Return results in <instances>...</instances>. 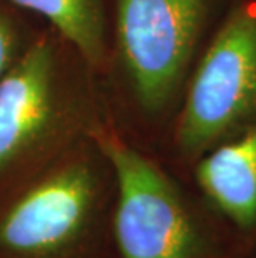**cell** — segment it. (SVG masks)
<instances>
[{"label": "cell", "mask_w": 256, "mask_h": 258, "mask_svg": "<svg viewBox=\"0 0 256 258\" xmlns=\"http://www.w3.org/2000/svg\"><path fill=\"white\" fill-rule=\"evenodd\" d=\"M25 14L39 15L53 32L67 40L81 58L102 72L110 48L105 0H5Z\"/></svg>", "instance_id": "52a82bcc"}, {"label": "cell", "mask_w": 256, "mask_h": 258, "mask_svg": "<svg viewBox=\"0 0 256 258\" xmlns=\"http://www.w3.org/2000/svg\"><path fill=\"white\" fill-rule=\"evenodd\" d=\"M211 0H115V52L140 113L158 120L182 89Z\"/></svg>", "instance_id": "5b68a950"}, {"label": "cell", "mask_w": 256, "mask_h": 258, "mask_svg": "<svg viewBox=\"0 0 256 258\" xmlns=\"http://www.w3.org/2000/svg\"><path fill=\"white\" fill-rule=\"evenodd\" d=\"M115 173L85 139L0 205V258H112Z\"/></svg>", "instance_id": "7a4b0ae2"}, {"label": "cell", "mask_w": 256, "mask_h": 258, "mask_svg": "<svg viewBox=\"0 0 256 258\" xmlns=\"http://www.w3.org/2000/svg\"><path fill=\"white\" fill-rule=\"evenodd\" d=\"M80 53L43 27L0 80V205L112 120Z\"/></svg>", "instance_id": "6da1fadb"}, {"label": "cell", "mask_w": 256, "mask_h": 258, "mask_svg": "<svg viewBox=\"0 0 256 258\" xmlns=\"http://www.w3.org/2000/svg\"><path fill=\"white\" fill-rule=\"evenodd\" d=\"M256 123V0L228 15L193 70L166 150L180 172Z\"/></svg>", "instance_id": "277c9868"}, {"label": "cell", "mask_w": 256, "mask_h": 258, "mask_svg": "<svg viewBox=\"0 0 256 258\" xmlns=\"http://www.w3.org/2000/svg\"><path fill=\"white\" fill-rule=\"evenodd\" d=\"M187 175L241 255L256 258V123L210 148Z\"/></svg>", "instance_id": "8992f818"}, {"label": "cell", "mask_w": 256, "mask_h": 258, "mask_svg": "<svg viewBox=\"0 0 256 258\" xmlns=\"http://www.w3.org/2000/svg\"><path fill=\"white\" fill-rule=\"evenodd\" d=\"M37 32L29 25L25 12L0 0V80L25 52Z\"/></svg>", "instance_id": "ba28073f"}, {"label": "cell", "mask_w": 256, "mask_h": 258, "mask_svg": "<svg viewBox=\"0 0 256 258\" xmlns=\"http://www.w3.org/2000/svg\"><path fill=\"white\" fill-rule=\"evenodd\" d=\"M92 137L115 173L112 258H244L195 191L113 120Z\"/></svg>", "instance_id": "3957f363"}]
</instances>
